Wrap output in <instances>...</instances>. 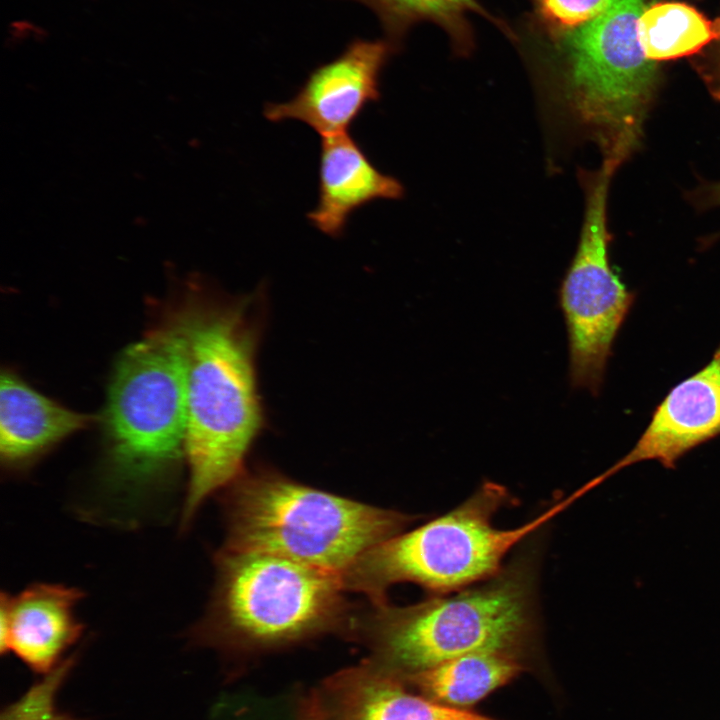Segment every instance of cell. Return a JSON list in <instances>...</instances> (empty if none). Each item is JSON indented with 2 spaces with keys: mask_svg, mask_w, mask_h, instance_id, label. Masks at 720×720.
<instances>
[{
  "mask_svg": "<svg viewBox=\"0 0 720 720\" xmlns=\"http://www.w3.org/2000/svg\"><path fill=\"white\" fill-rule=\"evenodd\" d=\"M720 434V345L698 372L675 385L654 410L635 446L603 474L645 460L672 468L685 453Z\"/></svg>",
  "mask_w": 720,
  "mask_h": 720,
  "instance_id": "obj_10",
  "label": "cell"
},
{
  "mask_svg": "<svg viewBox=\"0 0 720 720\" xmlns=\"http://www.w3.org/2000/svg\"><path fill=\"white\" fill-rule=\"evenodd\" d=\"M587 492L582 486L529 522L500 529L493 517L512 503L511 495L503 485L486 481L454 509L364 552L340 573L342 586L382 603L398 583L444 595L485 582L501 572L517 544Z\"/></svg>",
  "mask_w": 720,
  "mask_h": 720,
  "instance_id": "obj_5",
  "label": "cell"
},
{
  "mask_svg": "<svg viewBox=\"0 0 720 720\" xmlns=\"http://www.w3.org/2000/svg\"><path fill=\"white\" fill-rule=\"evenodd\" d=\"M81 590L55 583L33 584L16 595L2 592L0 649L12 652L38 673L47 674L81 636L76 615Z\"/></svg>",
  "mask_w": 720,
  "mask_h": 720,
  "instance_id": "obj_12",
  "label": "cell"
},
{
  "mask_svg": "<svg viewBox=\"0 0 720 720\" xmlns=\"http://www.w3.org/2000/svg\"><path fill=\"white\" fill-rule=\"evenodd\" d=\"M532 11L524 32L556 38L590 21L611 0H530Z\"/></svg>",
  "mask_w": 720,
  "mask_h": 720,
  "instance_id": "obj_18",
  "label": "cell"
},
{
  "mask_svg": "<svg viewBox=\"0 0 720 720\" xmlns=\"http://www.w3.org/2000/svg\"><path fill=\"white\" fill-rule=\"evenodd\" d=\"M75 657H68L3 710L0 720H75L61 711L57 696L68 678Z\"/></svg>",
  "mask_w": 720,
  "mask_h": 720,
  "instance_id": "obj_19",
  "label": "cell"
},
{
  "mask_svg": "<svg viewBox=\"0 0 720 720\" xmlns=\"http://www.w3.org/2000/svg\"><path fill=\"white\" fill-rule=\"evenodd\" d=\"M379 19L386 39L400 48L407 32L421 22L438 25L447 35L455 54L468 56L474 49V32L468 16L476 13L492 22L512 40L515 33L509 25L489 13L477 0H353Z\"/></svg>",
  "mask_w": 720,
  "mask_h": 720,
  "instance_id": "obj_16",
  "label": "cell"
},
{
  "mask_svg": "<svg viewBox=\"0 0 720 720\" xmlns=\"http://www.w3.org/2000/svg\"><path fill=\"white\" fill-rule=\"evenodd\" d=\"M398 49L386 38L355 40L313 70L292 99L267 103L264 116L301 121L321 137L347 132L366 105L380 99L381 73Z\"/></svg>",
  "mask_w": 720,
  "mask_h": 720,
  "instance_id": "obj_9",
  "label": "cell"
},
{
  "mask_svg": "<svg viewBox=\"0 0 720 720\" xmlns=\"http://www.w3.org/2000/svg\"><path fill=\"white\" fill-rule=\"evenodd\" d=\"M257 294L231 301L192 300L170 323L186 366L188 486L182 523L243 473L262 426L255 356L260 336Z\"/></svg>",
  "mask_w": 720,
  "mask_h": 720,
  "instance_id": "obj_1",
  "label": "cell"
},
{
  "mask_svg": "<svg viewBox=\"0 0 720 720\" xmlns=\"http://www.w3.org/2000/svg\"><path fill=\"white\" fill-rule=\"evenodd\" d=\"M403 195L401 182L379 171L348 131L322 137L319 198L307 214L318 230L340 237L356 210L376 200H398Z\"/></svg>",
  "mask_w": 720,
  "mask_h": 720,
  "instance_id": "obj_13",
  "label": "cell"
},
{
  "mask_svg": "<svg viewBox=\"0 0 720 720\" xmlns=\"http://www.w3.org/2000/svg\"><path fill=\"white\" fill-rule=\"evenodd\" d=\"M95 420L67 409L3 371L0 382V456L8 469H23Z\"/></svg>",
  "mask_w": 720,
  "mask_h": 720,
  "instance_id": "obj_14",
  "label": "cell"
},
{
  "mask_svg": "<svg viewBox=\"0 0 720 720\" xmlns=\"http://www.w3.org/2000/svg\"><path fill=\"white\" fill-rule=\"evenodd\" d=\"M199 634L222 643L272 646L349 628L355 614L339 574L266 553L222 547Z\"/></svg>",
  "mask_w": 720,
  "mask_h": 720,
  "instance_id": "obj_6",
  "label": "cell"
},
{
  "mask_svg": "<svg viewBox=\"0 0 720 720\" xmlns=\"http://www.w3.org/2000/svg\"><path fill=\"white\" fill-rule=\"evenodd\" d=\"M225 490L222 547L275 555L335 574L416 518L270 471L243 472Z\"/></svg>",
  "mask_w": 720,
  "mask_h": 720,
  "instance_id": "obj_4",
  "label": "cell"
},
{
  "mask_svg": "<svg viewBox=\"0 0 720 720\" xmlns=\"http://www.w3.org/2000/svg\"><path fill=\"white\" fill-rule=\"evenodd\" d=\"M308 720H498L412 692L375 663L339 672L305 705Z\"/></svg>",
  "mask_w": 720,
  "mask_h": 720,
  "instance_id": "obj_11",
  "label": "cell"
},
{
  "mask_svg": "<svg viewBox=\"0 0 720 720\" xmlns=\"http://www.w3.org/2000/svg\"><path fill=\"white\" fill-rule=\"evenodd\" d=\"M694 65L711 96L720 102V41L695 60Z\"/></svg>",
  "mask_w": 720,
  "mask_h": 720,
  "instance_id": "obj_20",
  "label": "cell"
},
{
  "mask_svg": "<svg viewBox=\"0 0 720 720\" xmlns=\"http://www.w3.org/2000/svg\"><path fill=\"white\" fill-rule=\"evenodd\" d=\"M526 664L525 660L505 653L475 652L400 679L436 702L470 709L517 678Z\"/></svg>",
  "mask_w": 720,
  "mask_h": 720,
  "instance_id": "obj_15",
  "label": "cell"
},
{
  "mask_svg": "<svg viewBox=\"0 0 720 720\" xmlns=\"http://www.w3.org/2000/svg\"><path fill=\"white\" fill-rule=\"evenodd\" d=\"M615 164L602 161L596 170H579L584 215L574 257L559 289L569 348V379L574 388L598 395L618 332L635 294L610 263L611 235L607 204Z\"/></svg>",
  "mask_w": 720,
  "mask_h": 720,
  "instance_id": "obj_8",
  "label": "cell"
},
{
  "mask_svg": "<svg viewBox=\"0 0 720 720\" xmlns=\"http://www.w3.org/2000/svg\"><path fill=\"white\" fill-rule=\"evenodd\" d=\"M688 202L697 210H707L720 206V181L707 182L703 181L695 189L686 194ZM720 238V233L709 236L705 243L711 245L712 242Z\"/></svg>",
  "mask_w": 720,
  "mask_h": 720,
  "instance_id": "obj_21",
  "label": "cell"
},
{
  "mask_svg": "<svg viewBox=\"0 0 720 720\" xmlns=\"http://www.w3.org/2000/svg\"><path fill=\"white\" fill-rule=\"evenodd\" d=\"M643 0H611L590 21L556 38L524 32L515 42L529 52L543 85L603 161L619 167L637 152L661 82L658 62L641 47Z\"/></svg>",
  "mask_w": 720,
  "mask_h": 720,
  "instance_id": "obj_2",
  "label": "cell"
},
{
  "mask_svg": "<svg viewBox=\"0 0 720 720\" xmlns=\"http://www.w3.org/2000/svg\"><path fill=\"white\" fill-rule=\"evenodd\" d=\"M534 561L519 557L493 578L408 606L372 603L355 617L376 665L402 678L475 652L526 661L537 636Z\"/></svg>",
  "mask_w": 720,
  "mask_h": 720,
  "instance_id": "obj_3",
  "label": "cell"
},
{
  "mask_svg": "<svg viewBox=\"0 0 720 720\" xmlns=\"http://www.w3.org/2000/svg\"><path fill=\"white\" fill-rule=\"evenodd\" d=\"M104 424L110 465L121 484H152L184 455L186 366L182 340L170 323L122 353Z\"/></svg>",
  "mask_w": 720,
  "mask_h": 720,
  "instance_id": "obj_7",
  "label": "cell"
},
{
  "mask_svg": "<svg viewBox=\"0 0 720 720\" xmlns=\"http://www.w3.org/2000/svg\"><path fill=\"white\" fill-rule=\"evenodd\" d=\"M638 36L651 61L691 56L720 41V19L712 22L682 2H658L640 15Z\"/></svg>",
  "mask_w": 720,
  "mask_h": 720,
  "instance_id": "obj_17",
  "label": "cell"
}]
</instances>
